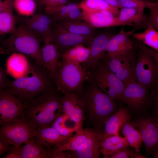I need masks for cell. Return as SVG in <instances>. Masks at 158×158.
Wrapping results in <instances>:
<instances>
[{
    "mask_svg": "<svg viewBox=\"0 0 158 158\" xmlns=\"http://www.w3.org/2000/svg\"><path fill=\"white\" fill-rule=\"evenodd\" d=\"M50 31L53 41L60 56L68 49L77 45L82 44L88 47L93 37L71 33L56 22L52 24Z\"/></svg>",
    "mask_w": 158,
    "mask_h": 158,
    "instance_id": "7c38bea8",
    "label": "cell"
},
{
    "mask_svg": "<svg viewBox=\"0 0 158 158\" xmlns=\"http://www.w3.org/2000/svg\"><path fill=\"white\" fill-rule=\"evenodd\" d=\"M130 123L142 136L146 156L158 150V121L155 115L139 117Z\"/></svg>",
    "mask_w": 158,
    "mask_h": 158,
    "instance_id": "9c48e42d",
    "label": "cell"
},
{
    "mask_svg": "<svg viewBox=\"0 0 158 158\" xmlns=\"http://www.w3.org/2000/svg\"><path fill=\"white\" fill-rule=\"evenodd\" d=\"M121 101L129 112L143 113L151 106V90L137 81L131 83L126 85Z\"/></svg>",
    "mask_w": 158,
    "mask_h": 158,
    "instance_id": "ba28073f",
    "label": "cell"
},
{
    "mask_svg": "<svg viewBox=\"0 0 158 158\" xmlns=\"http://www.w3.org/2000/svg\"><path fill=\"white\" fill-rule=\"evenodd\" d=\"M133 34L130 30L126 31L122 27L120 31L109 40L106 52L110 56L126 54L138 46L136 40L131 36Z\"/></svg>",
    "mask_w": 158,
    "mask_h": 158,
    "instance_id": "2e32d148",
    "label": "cell"
},
{
    "mask_svg": "<svg viewBox=\"0 0 158 158\" xmlns=\"http://www.w3.org/2000/svg\"><path fill=\"white\" fill-rule=\"evenodd\" d=\"M147 1L152 3H158V0H145Z\"/></svg>",
    "mask_w": 158,
    "mask_h": 158,
    "instance_id": "f5cc1de1",
    "label": "cell"
},
{
    "mask_svg": "<svg viewBox=\"0 0 158 158\" xmlns=\"http://www.w3.org/2000/svg\"><path fill=\"white\" fill-rule=\"evenodd\" d=\"M117 18L124 26L133 27L130 30L133 33L137 30L146 29L150 26L148 15L144 12V9L138 8H121Z\"/></svg>",
    "mask_w": 158,
    "mask_h": 158,
    "instance_id": "e0dca14e",
    "label": "cell"
},
{
    "mask_svg": "<svg viewBox=\"0 0 158 158\" xmlns=\"http://www.w3.org/2000/svg\"><path fill=\"white\" fill-rule=\"evenodd\" d=\"M90 130L89 129H84L82 132L76 133L73 136L69 138L66 142L55 146L52 150L60 151H75L85 141Z\"/></svg>",
    "mask_w": 158,
    "mask_h": 158,
    "instance_id": "1f68e13d",
    "label": "cell"
},
{
    "mask_svg": "<svg viewBox=\"0 0 158 158\" xmlns=\"http://www.w3.org/2000/svg\"><path fill=\"white\" fill-rule=\"evenodd\" d=\"M151 90L153 92L158 93V80Z\"/></svg>",
    "mask_w": 158,
    "mask_h": 158,
    "instance_id": "f907efd6",
    "label": "cell"
},
{
    "mask_svg": "<svg viewBox=\"0 0 158 158\" xmlns=\"http://www.w3.org/2000/svg\"><path fill=\"white\" fill-rule=\"evenodd\" d=\"M70 119L66 114L63 113L59 115L51 125L60 134L64 137L70 138L75 132L74 128H71L66 125V121Z\"/></svg>",
    "mask_w": 158,
    "mask_h": 158,
    "instance_id": "e575fe53",
    "label": "cell"
},
{
    "mask_svg": "<svg viewBox=\"0 0 158 158\" xmlns=\"http://www.w3.org/2000/svg\"><path fill=\"white\" fill-rule=\"evenodd\" d=\"M14 7H11L0 10V34L4 35L12 34L16 29L17 16L13 13Z\"/></svg>",
    "mask_w": 158,
    "mask_h": 158,
    "instance_id": "f546056e",
    "label": "cell"
},
{
    "mask_svg": "<svg viewBox=\"0 0 158 158\" xmlns=\"http://www.w3.org/2000/svg\"><path fill=\"white\" fill-rule=\"evenodd\" d=\"M38 3V4H39L40 1H41V0H35Z\"/></svg>",
    "mask_w": 158,
    "mask_h": 158,
    "instance_id": "11a10c76",
    "label": "cell"
},
{
    "mask_svg": "<svg viewBox=\"0 0 158 158\" xmlns=\"http://www.w3.org/2000/svg\"><path fill=\"white\" fill-rule=\"evenodd\" d=\"M135 75L137 82L150 90L158 80L153 59L150 54L138 47L136 53Z\"/></svg>",
    "mask_w": 158,
    "mask_h": 158,
    "instance_id": "8fae6325",
    "label": "cell"
},
{
    "mask_svg": "<svg viewBox=\"0 0 158 158\" xmlns=\"http://www.w3.org/2000/svg\"><path fill=\"white\" fill-rule=\"evenodd\" d=\"M18 22V25L15 31L8 38L0 40L1 52L24 54L44 67L40 52L43 39L23 23Z\"/></svg>",
    "mask_w": 158,
    "mask_h": 158,
    "instance_id": "3957f363",
    "label": "cell"
},
{
    "mask_svg": "<svg viewBox=\"0 0 158 158\" xmlns=\"http://www.w3.org/2000/svg\"><path fill=\"white\" fill-rule=\"evenodd\" d=\"M138 48V45L126 54L114 56H110L106 53L102 59L109 70L126 85L137 81L135 67Z\"/></svg>",
    "mask_w": 158,
    "mask_h": 158,
    "instance_id": "52a82bcc",
    "label": "cell"
},
{
    "mask_svg": "<svg viewBox=\"0 0 158 158\" xmlns=\"http://www.w3.org/2000/svg\"><path fill=\"white\" fill-rule=\"evenodd\" d=\"M51 158H72L70 153L63 152V151H54L51 149Z\"/></svg>",
    "mask_w": 158,
    "mask_h": 158,
    "instance_id": "bcb514c9",
    "label": "cell"
},
{
    "mask_svg": "<svg viewBox=\"0 0 158 158\" xmlns=\"http://www.w3.org/2000/svg\"><path fill=\"white\" fill-rule=\"evenodd\" d=\"M13 146L6 139L0 137V156L8 152Z\"/></svg>",
    "mask_w": 158,
    "mask_h": 158,
    "instance_id": "7bdbcfd3",
    "label": "cell"
},
{
    "mask_svg": "<svg viewBox=\"0 0 158 158\" xmlns=\"http://www.w3.org/2000/svg\"><path fill=\"white\" fill-rule=\"evenodd\" d=\"M122 8H146V1L145 0H117Z\"/></svg>",
    "mask_w": 158,
    "mask_h": 158,
    "instance_id": "74e56055",
    "label": "cell"
},
{
    "mask_svg": "<svg viewBox=\"0 0 158 158\" xmlns=\"http://www.w3.org/2000/svg\"><path fill=\"white\" fill-rule=\"evenodd\" d=\"M3 0H0V1H3Z\"/></svg>",
    "mask_w": 158,
    "mask_h": 158,
    "instance_id": "9f6ffc18",
    "label": "cell"
},
{
    "mask_svg": "<svg viewBox=\"0 0 158 158\" xmlns=\"http://www.w3.org/2000/svg\"><path fill=\"white\" fill-rule=\"evenodd\" d=\"M90 54L89 47L80 44L68 49L61 56L62 60L81 64L88 59Z\"/></svg>",
    "mask_w": 158,
    "mask_h": 158,
    "instance_id": "83f0119b",
    "label": "cell"
},
{
    "mask_svg": "<svg viewBox=\"0 0 158 158\" xmlns=\"http://www.w3.org/2000/svg\"><path fill=\"white\" fill-rule=\"evenodd\" d=\"M110 4L117 7L118 8H121V7L119 5L117 0H104Z\"/></svg>",
    "mask_w": 158,
    "mask_h": 158,
    "instance_id": "681fc988",
    "label": "cell"
},
{
    "mask_svg": "<svg viewBox=\"0 0 158 158\" xmlns=\"http://www.w3.org/2000/svg\"><path fill=\"white\" fill-rule=\"evenodd\" d=\"M51 148L39 143L33 137L21 147V158H50Z\"/></svg>",
    "mask_w": 158,
    "mask_h": 158,
    "instance_id": "d4e9b609",
    "label": "cell"
},
{
    "mask_svg": "<svg viewBox=\"0 0 158 158\" xmlns=\"http://www.w3.org/2000/svg\"><path fill=\"white\" fill-rule=\"evenodd\" d=\"M80 98L85 111L97 125L105 124L116 112L115 101L93 83H90L84 95Z\"/></svg>",
    "mask_w": 158,
    "mask_h": 158,
    "instance_id": "277c9868",
    "label": "cell"
},
{
    "mask_svg": "<svg viewBox=\"0 0 158 158\" xmlns=\"http://www.w3.org/2000/svg\"><path fill=\"white\" fill-rule=\"evenodd\" d=\"M88 72V81L95 84L115 102L121 101L126 85L102 60L95 68Z\"/></svg>",
    "mask_w": 158,
    "mask_h": 158,
    "instance_id": "8992f818",
    "label": "cell"
},
{
    "mask_svg": "<svg viewBox=\"0 0 158 158\" xmlns=\"http://www.w3.org/2000/svg\"><path fill=\"white\" fill-rule=\"evenodd\" d=\"M61 104L63 113L67 115L74 123L76 133L83 132L85 111L79 95L73 93L64 94L61 97Z\"/></svg>",
    "mask_w": 158,
    "mask_h": 158,
    "instance_id": "5bb4252c",
    "label": "cell"
},
{
    "mask_svg": "<svg viewBox=\"0 0 158 158\" xmlns=\"http://www.w3.org/2000/svg\"><path fill=\"white\" fill-rule=\"evenodd\" d=\"M129 146L126 139L120 135L111 136L103 139L100 152L104 157H109L122 148Z\"/></svg>",
    "mask_w": 158,
    "mask_h": 158,
    "instance_id": "4316f807",
    "label": "cell"
},
{
    "mask_svg": "<svg viewBox=\"0 0 158 158\" xmlns=\"http://www.w3.org/2000/svg\"><path fill=\"white\" fill-rule=\"evenodd\" d=\"M56 22L66 30L75 34L91 37L96 34L95 28L83 20H61Z\"/></svg>",
    "mask_w": 158,
    "mask_h": 158,
    "instance_id": "484cf974",
    "label": "cell"
},
{
    "mask_svg": "<svg viewBox=\"0 0 158 158\" xmlns=\"http://www.w3.org/2000/svg\"><path fill=\"white\" fill-rule=\"evenodd\" d=\"M35 0H14V8L19 16H30L35 13Z\"/></svg>",
    "mask_w": 158,
    "mask_h": 158,
    "instance_id": "836d02e7",
    "label": "cell"
},
{
    "mask_svg": "<svg viewBox=\"0 0 158 158\" xmlns=\"http://www.w3.org/2000/svg\"><path fill=\"white\" fill-rule=\"evenodd\" d=\"M25 104L7 89L0 90V125L22 120Z\"/></svg>",
    "mask_w": 158,
    "mask_h": 158,
    "instance_id": "30bf717a",
    "label": "cell"
},
{
    "mask_svg": "<svg viewBox=\"0 0 158 158\" xmlns=\"http://www.w3.org/2000/svg\"><path fill=\"white\" fill-rule=\"evenodd\" d=\"M8 73L6 69L0 66V90L5 88L9 80L7 78Z\"/></svg>",
    "mask_w": 158,
    "mask_h": 158,
    "instance_id": "ee69618b",
    "label": "cell"
},
{
    "mask_svg": "<svg viewBox=\"0 0 158 158\" xmlns=\"http://www.w3.org/2000/svg\"><path fill=\"white\" fill-rule=\"evenodd\" d=\"M129 111L127 107L121 106L111 116L105 124L103 139L116 135H120L119 130L122 126L130 119Z\"/></svg>",
    "mask_w": 158,
    "mask_h": 158,
    "instance_id": "603a6c76",
    "label": "cell"
},
{
    "mask_svg": "<svg viewBox=\"0 0 158 158\" xmlns=\"http://www.w3.org/2000/svg\"><path fill=\"white\" fill-rule=\"evenodd\" d=\"M68 0H41L39 4L45 8H53L65 5Z\"/></svg>",
    "mask_w": 158,
    "mask_h": 158,
    "instance_id": "ab89813d",
    "label": "cell"
},
{
    "mask_svg": "<svg viewBox=\"0 0 158 158\" xmlns=\"http://www.w3.org/2000/svg\"><path fill=\"white\" fill-rule=\"evenodd\" d=\"M51 75L58 91L64 95H79L84 82L88 79L89 72L80 64L62 60L56 72Z\"/></svg>",
    "mask_w": 158,
    "mask_h": 158,
    "instance_id": "5b68a950",
    "label": "cell"
},
{
    "mask_svg": "<svg viewBox=\"0 0 158 158\" xmlns=\"http://www.w3.org/2000/svg\"><path fill=\"white\" fill-rule=\"evenodd\" d=\"M146 8L149 10L148 15L150 25L158 31V3L146 1Z\"/></svg>",
    "mask_w": 158,
    "mask_h": 158,
    "instance_id": "8d00e7d4",
    "label": "cell"
},
{
    "mask_svg": "<svg viewBox=\"0 0 158 158\" xmlns=\"http://www.w3.org/2000/svg\"><path fill=\"white\" fill-rule=\"evenodd\" d=\"M82 10L78 5L71 9L63 20H83L82 18Z\"/></svg>",
    "mask_w": 158,
    "mask_h": 158,
    "instance_id": "f35d334b",
    "label": "cell"
},
{
    "mask_svg": "<svg viewBox=\"0 0 158 158\" xmlns=\"http://www.w3.org/2000/svg\"><path fill=\"white\" fill-rule=\"evenodd\" d=\"M21 147H17L13 146L3 158H21Z\"/></svg>",
    "mask_w": 158,
    "mask_h": 158,
    "instance_id": "f6af8a7d",
    "label": "cell"
},
{
    "mask_svg": "<svg viewBox=\"0 0 158 158\" xmlns=\"http://www.w3.org/2000/svg\"><path fill=\"white\" fill-rule=\"evenodd\" d=\"M110 31H106L95 34L88 46L90 54L87 60L81 64L82 66L89 72L95 68L105 55L106 49L110 39L114 35Z\"/></svg>",
    "mask_w": 158,
    "mask_h": 158,
    "instance_id": "9a60e30c",
    "label": "cell"
},
{
    "mask_svg": "<svg viewBox=\"0 0 158 158\" xmlns=\"http://www.w3.org/2000/svg\"><path fill=\"white\" fill-rule=\"evenodd\" d=\"M153 114L155 116L158 121V112L155 114Z\"/></svg>",
    "mask_w": 158,
    "mask_h": 158,
    "instance_id": "db71d44e",
    "label": "cell"
},
{
    "mask_svg": "<svg viewBox=\"0 0 158 158\" xmlns=\"http://www.w3.org/2000/svg\"><path fill=\"white\" fill-rule=\"evenodd\" d=\"M147 158V156H145L140 152H137L135 150L132 154L131 158Z\"/></svg>",
    "mask_w": 158,
    "mask_h": 158,
    "instance_id": "c3c4849f",
    "label": "cell"
},
{
    "mask_svg": "<svg viewBox=\"0 0 158 158\" xmlns=\"http://www.w3.org/2000/svg\"><path fill=\"white\" fill-rule=\"evenodd\" d=\"M82 18L83 20L95 28L124 26L117 16L107 10H82Z\"/></svg>",
    "mask_w": 158,
    "mask_h": 158,
    "instance_id": "d6986e66",
    "label": "cell"
},
{
    "mask_svg": "<svg viewBox=\"0 0 158 158\" xmlns=\"http://www.w3.org/2000/svg\"><path fill=\"white\" fill-rule=\"evenodd\" d=\"M34 137L42 145L49 148L63 143L69 138L61 135L51 126L35 130Z\"/></svg>",
    "mask_w": 158,
    "mask_h": 158,
    "instance_id": "cb8c5ba5",
    "label": "cell"
},
{
    "mask_svg": "<svg viewBox=\"0 0 158 158\" xmlns=\"http://www.w3.org/2000/svg\"><path fill=\"white\" fill-rule=\"evenodd\" d=\"M130 119L126 121L121 127L119 131L126 139L129 146L140 152L143 140L140 133L131 124Z\"/></svg>",
    "mask_w": 158,
    "mask_h": 158,
    "instance_id": "f1b7e54d",
    "label": "cell"
},
{
    "mask_svg": "<svg viewBox=\"0 0 158 158\" xmlns=\"http://www.w3.org/2000/svg\"><path fill=\"white\" fill-rule=\"evenodd\" d=\"M20 21L40 37L43 41L46 36L50 34L51 27L54 23L51 17L46 13H35L30 17L17 16Z\"/></svg>",
    "mask_w": 158,
    "mask_h": 158,
    "instance_id": "ffe728a7",
    "label": "cell"
},
{
    "mask_svg": "<svg viewBox=\"0 0 158 158\" xmlns=\"http://www.w3.org/2000/svg\"><path fill=\"white\" fill-rule=\"evenodd\" d=\"M129 146L121 148L115 153L110 156L109 158H131L135 150Z\"/></svg>",
    "mask_w": 158,
    "mask_h": 158,
    "instance_id": "60d3db41",
    "label": "cell"
},
{
    "mask_svg": "<svg viewBox=\"0 0 158 158\" xmlns=\"http://www.w3.org/2000/svg\"><path fill=\"white\" fill-rule=\"evenodd\" d=\"M136 41L138 47L146 51L152 57L155 64L157 73L158 75V51H156L148 47L140 42L137 40Z\"/></svg>",
    "mask_w": 158,
    "mask_h": 158,
    "instance_id": "b9f144b4",
    "label": "cell"
},
{
    "mask_svg": "<svg viewBox=\"0 0 158 158\" xmlns=\"http://www.w3.org/2000/svg\"><path fill=\"white\" fill-rule=\"evenodd\" d=\"M57 91L56 89L45 92L25 103L26 107L22 120L34 130L50 126L61 114V97Z\"/></svg>",
    "mask_w": 158,
    "mask_h": 158,
    "instance_id": "7a4b0ae2",
    "label": "cell"
},
{
    "mask_svg": "<svg viewBox=\"0 0 158 158\" xmlns=\"http://www.w3.org/2000/svg\"><path fill=\"white\" fill-rule=\"evenodd\" d=\"M152 102L151 107L153 108V114L158 112V93L151 91Z\"/></svg>",
    "mask_w": 158,
    "mask_h": 158,
    "instance_id": "7dc6e473",
    "label": "cell"
},
{
    "mask_svg": "<svg viewBox=\"0 0 158 158\" xmlns=\"http://www.w3.org/2000/svg\"><path fill=\"white\" fill-rule=\"evenodd\" d=\"M43 42L40 52L44 67L52 75L59 68L60 55L53 41L51 34L45 36Z\"/></svg>",
    "mask_w": 158,
    "mask_h": 158,
    "instance_id": "44dd1931",
    "label": "cell"
},
{
    "mask_svg": "<svg viewBox=\"0 0 158 158\" xmlns=\"http://www.w3.org/2000/svg\"><path fill=\"white\" fill-rule=\"evenodd\" d=\"M35 131L27 123L21 120L2 125L0 137L6 139L14 147H19L34 137Z\"/></svg>",
    "mask_w": 158,
    "mask_h": 158,
    "instance_id": "4fadbf2b",
    "label": "cell"
},
{
    "mask_svg": "<svg viewBox=\"0 0 158 158\" xmlns=\"http://www.w3.org/2000/svg\"><path fill=\"white\" fill-rule=\"evenodd\" d=\"M131 37L158 51V31L150 25L142 32L134 33Z\"/></svg>",
    "mask_w": 158,
    "mask_h": 158,
    "instance_id": "4dcf8cb0",
    "label": "cell"
},
{
    "mask_svg": "<svg viewBox=\"0 0 158 158\" xmlns=\"http://www.w3.org/2000/svg\"><path fill=\"white\" fill-rule=\"evenodd\" d=\"M54 84L51 74L34 61L25 75L9 80L5 88L25 104L45 92L56 89Z\"/></svg>",
    "mask_w": 158,
    "mask_h": 158,
    "instance_id": "6da1fadb",
    "label": "cell"
},
{
    "mask_svg": "<svg viewBox=\"0 0 158 158\" xmlns=\"http://www.w3.org/2000/svg\"><path fill=\"white\" fill-rule=\"evenodd\" d=\"M103 139V133L90 130L84 143L75 151L70 153L72 158H99L101 153V145Z\"/></svg>",
    "mask_w": 158,
    "mask_h": 158,
    "instance_id": "ac0fdd59",
    "label": "cell"
},
{
    "mask_svg": "<svg viewBox=\"0 0 158 158\" xmlns=\"http://www.w3.org/2000/svg\"><path fill=\"white\" fill-rule=\"evenodd\" d=\"M78 5L71 3L55 8H45V13L51 17L54 23L63 20L69 11Z\"/></svg>",
    "mask_w": 158,
    "mask_h": 158,
    "instance_id": "d590c367",
    "label": "cell"
},
{
    "mask_svg": "<svg viewBox=\"0 0 158 158\" xmlns=\"http://www.w3.org/2000/svg\"><path fill=\"white\" fill-rule=\"evenodd\" d=\"M154 158H158V150L155 151L153 152L152 154Z\"/></svg>",
    "mask_w": 158,
    "mask_h": 158,
    "instance_id": "816d5d0a",
    "label": "cell"
},
{
    "mask_svg": "<svg viewBox=\"0 0 158 158\" xmlns=\"http://www.w3.org/2000/svg\"><path fill=\"white\" fill-rule=\"evenodd\" d=\"M29 57L20 53L11 54L6 63V70L8 74L15 79L25 75L30 70L32 63Z\"/></svg>",
    "mask_w": 158,
    "mask_h": 158,
    "instance_id": "7402d4cb",
    "label": "cell"
},
{
    "mask_svg": "<svg viewBox=\"0 0 158 158\" xmlns=\"http://www.w3.org/2000/svg\"><path fill=\"white\" fill-rule=\"evenodd\" d=\"M78 5L83 11L107 10L116 16L118 15L120 11L118 8L104 0H83Z\"/></svg>",
    "mask_w": 158,
    "mask_h": 158,
    "instance_id": "d6a6232c",
    "label": "cell"
}]
</instances>
